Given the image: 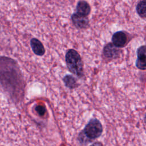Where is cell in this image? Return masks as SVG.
<instances>
[{"mask_svg": "<svg viewBox=\"0 0 146 146\" xmlns=\"http://www.w3.org/2000/svg\"><path fill=\"white\" fill-rule=\"evenodd\" d=\"M26 83L19 66L15 59L0 56V91L14 103L23 100Z\"/></svg>", "mask_w": 146, "mask_h": 146, "instance_id": "6da1fadb", "label": "cell"}, {"mask_svg": "<svg viewBox=\"0 0 146 146\" xmlns=\"http://www.w3.org/2000/svg\"><path fill=\"white\" fill-rule=\"evenodd\" d=\"M103 125L96 118L91 119L80 132L78 139L81 144H86L99 137L103 132Z\"/></svg>", "mask_w": 146, "mask_h": 146, "instance_id": "7a4b0ae2", "label": "cell"}, {"mask_svg": "<svg viewBox=\"0 0 146 146\" xmlns=\"http://www.w3.org/2000/svg\"><path fill=\"white\" fill-rule=\"evenodd\" d=\"M65 62L71 73L79 78L83 77V63L80 54L76 50L73 48L68 49L65 55Z\"/></svg>", "mask_w": 146, "mask_h": 146, "instance_id": "3957f363", "label": "cell"}, {"mask_svg": "<svg viewBox=\"0 0 146 146\" xmlns=\"http://www.w3.org/2000/svg\"><path fill=\"white\" fill-rule=\"evenodd\" d=\"M121 50L116 47L112 43H108L104 45L103 49V58L108 61H111L119 58L121 53Z\"/></svg>", "mask_w": 146, "mask_h": 146, "instance_id": "277c9868", "label": "cell"}, {"mask_svg": "<svg viewBox=\"0 0 146 146\" xmlns=\"http://www.w3.org/2000/svg\"><path fill=\"white\" fill-rule=\"evenodd\" d=\"M112 43L117 48L124 47L128 42V33L124 31H117L113 34Z\"/></svg>", "mask_w": 146, "mask_h": 146, "instance_id": "5b68a950", "label": "cell"}, {"mask_svg": "<svg viewBox=\"0 0 146 146\" xmlns=\"http://www.w3.org/2000/svg\"><path fill=\"white\" fill-rule=\"evenodd\" d=\"M71 19L74 26L78 29H86L89 27L88 17L82 15L75 12L71 15Z\"/></svg>", "mask_w": 146, "mask_h": 146, "instance_id": "8992f818", "label": "cell"}, {"mask_svg": "<svg viewBox=\"0 0 146 146\" xmlns=\"http://www.w3.org/2000/svg\"><path fill=\"white\" fill-rule=\"evenodd\" d=\"M145 50V46L143 45L138 47L136 51L137 59L135 62V65L139 70H145L146 68Z\"/></svg>", "mask_w": 146, "mask_h": 146, "instance_id": "52a82bcc", "label": "cell"}, {"mask_svg": "<svg viewBox=\"0 0 146 146\" xmlns=\"http://www.w3.org/2000/svg\"><path fill=\"white\" fill-rule=\"evenodd\" d=\"M30 46L33 52L38 56L44 55L46 50L42 43L37 38H33L30 40Z\"/></svg>", "mask_w": 146, "mask_h": 146, "instance_id": "ba28073f", "label": "cell"}, {"mask_svg": "<svg viewBox=\"0 0 146 146\" xmlns=\"http://www.w3.org/2000/svg\"><path fill=\"white\" fill-rule=\"evenodd\" d=\"M91 10V6L85 1H79L76 6V11L78 14L83 16L88 17Z\"/></svg>", "mask_w": 146, "mask_h": 146, "instance_id": "9c48e42d", "label": "cell"}, {"mask_svg": "<svg viewBox=\"0 0 146 146\" xmlns=\"http://www.w3.org/2000/svg\"><path fill=\"white\" fill-rule=\"evenodd\" d=\"M63 81L65 86L71 90L76 88L79 84L77 82V79L72 74H67L63 78Z\"/></svg>", "mask_w": 146, "mask_h": 146, "instance_id": "30bf717a", "label": "cell"}, {"mask_svg": "<svg viewBox=\"0 0 146 146\" xmlns=\"http://www.w3.org/2000/svg\"><path fill=\"white\" fill-rule=\"evenodd\" d=\"M136 11L140 18L143 19L146 18V2L145 0L140 1L137 3Z\"/></svg>", "mask_w": 146, "mask_h": 146, "instance_id": "8fae6325", "label": "cell"}, {"mask_svg": "<svg viewBox=\"0 0 146 146\" xmlns=\"http://www.w3.org/2000/svg\"><path fill=\"white\" fill-rule=\"evenodd\" d=\"M35 110L39 116H43L46 113V108L43 105H37L35 108Z\"/></svg>", "mask_w": 146, "mask_h": 146, "instance_id": "7c38bea8", "label": "cell"}, {"mask_svg": "<svg viewBox=\"0 0 146 146\" xmlns=\"http://www.w3.org/2000/svg\"><path fill=\"white\" fill-rule=\"evenodd\" d=\"M90 146H104V145H103V144L102 143L99 142V141H96V142H95L93 144H91Z\"/></svg>", "mask_w": 146, "mask_h": 146, "instance_id": "4fadbf2b", "label": "cell"}, {"mask_svg": "<svg viewBox=\"0 0 146 146\" xmlns=\"http://www.w3.org/2000/svg\"><path fill=\"white\" fill-rule=\"evenodd\" d=\"M0 29H1V27H0Z\"/></svg>", "mask_w": 146, "mask_h": 146, "instance_id": "5bb4252c", "label": "cell"}]
</instances>
